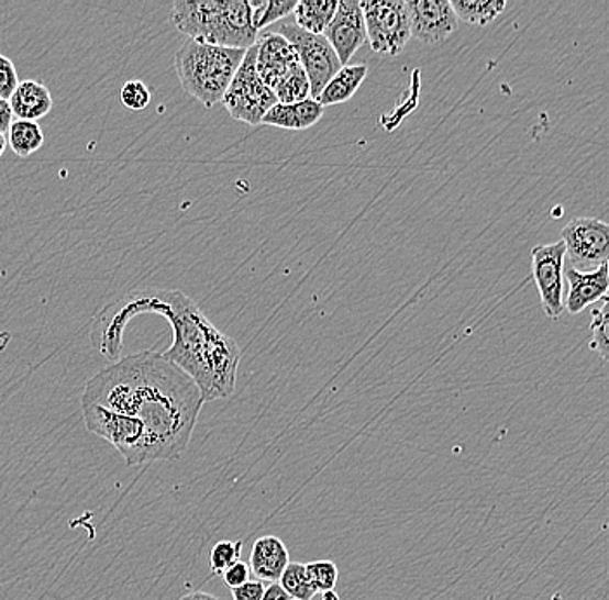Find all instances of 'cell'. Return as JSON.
Listing matches in <instances>:
<instances>
[{"label":"cell","instance_id":"obj_14","mask_svg":"<svg viewBox=\"0 0 609 600\" xmlns=\"http://www.w3.org/2000/svg\"><path fill=\"white\" fill-rule=\"evenodd\" d=\"M289 563L288 547L279 536L267 535L255 540L248 566L258 580L277 584Z\"/></svg>","mask_w":609,"mask_h":600},{"label":"cell","instance_id":"obj_10","mask_svg":"<svg viewBox=\"0 0 609 600\" xmlns=\"http://www.w3.org/2000/svg\"><path fill=\"white\" fill-rule=\"evenodd\" d=\"M342 66L348 65L362 45L366 44L367 33L364 14L358 0L337 2L336 13L324 32Z\"/></svg>","mask_w":609,"mask_h":600},{"label":"cell","instance_id":"obj_21","mask_svg":"<svg viewBox=\"0 0 609 600\" xmlns=\"http://www.w3.org/2000/svg\"><path fill=\"white\" fill-rule=\"evenodd\" d=\"M297 4V0H250L253 29L256 30V33H261L267 26L276 25L289 16Z\"/></svg>","mask_w":609,"mask_h":600},{"label":"cell","instance_id":"obj_34","mask_svg":"<svg viewBox=\"0 0 609 600\" xmlns=\"http://www.w3.org/2000/svg\"><path fill=\"white\" fill-rule=\"evenodd\" d=\"M5 147H8V138L5 135H0V158L4 155Z\"/></svg>","mask_w":609,"mask_h":600},{"label":"cell","instance_id":"obj_27","mask_svg":"<svg viewBox=\"0 0 609 600\" xmlns=\"http://www.w3.org/2000/svg\"><path fill=\"white\" fill-rule=\"evenodd\" d=\"M20 78H18L16 66L8 56L0 54V99L9 101L16 90Z\"/></svg>","mask_w":609,"mask_h":600},{"label":"cell","instance_id":"obj_4","mask_svg":"<svg viewBox=\"0 0 609 600\" xmlns=\"http://www.w3.org/2000/svg\"><path fill=\"white\" fill-rule=\"evenodd\" d=\"M244 54L246 51L187 38L175 53V74L182 89L210 110L224 99Z\"/></svg>","mask_w":609,"mask_h":600},{"label":"cell","instance_id":"obj_25","mask_svg":"<svg viewBox=\"0 0 609 600\" xmlns=\"http://www.w3.org/2000/svg\"><path fill=\"white\" fill-rule=\"evenodd\" d=\"M309 571L310 580L313 588L319 592H328V590H336L337 571L336 563L333 560H313V563L304 564Z\"/></svg>","mask_w":609,"mask_h":600},{"label":"cell","instance_id":"obj_6","mask_svg":"<svg viewBox=\"0 0 609 600\" xmlns=\"http://www.w3.org/2000/svg\"><path fill=\"white\" fill-rule=\"evenodd\" d=\"M273 32L285 37L297 51L301 68L309 77L310 98L318 99L328 81L343 68L330 42L325 41L324 35L304 32L292 20L279 21Z\"/></svg>","mask_w":609,"mask_h":600},{"label":"cell","instance_id":"obj_13","mask_svg":"<svg viewBox=\"0 0 609 600\" xmlns=\"http://www.w3.org/2000/svg\"><path fill=\"white\" fill-rule=\"evenodd\" d=\"M565 279L568 291L565 292L563 304L572 315H577L590 304L599 303L608 297V264L601 265L593 273H578L565 265Z\"/></svg>","mask_w":609,"mask_h":600},{"label":"cell","instance_id":"obj_23","mask_svg":"<svg viewBox=\"0 0 609 600\" xmlns=\"http://www.w3.org/2000/svg\"><path fill=\"white\" fill-rule=\"evenodd\" d=\"M609 300L608 297L602 298L599 301V307L593 310V322H590V333H593V341H590V348L602 358L608 360L609 357V343H608V324H609Z\"/></svg>","mask_w":609,"mask_h":600},{"label":"cell","instance_id":"obj_31","mask_svg":"<svg viewBox=\"0 0 609 600\" xmlns=\"http://www.w3.org/2000/svg\"><path fill=\"white\" fill-rule=\"evenodd\" d=\"M262 600H292L288 593L283 590L279 584H270L265 587L264 599Z\"/></svg>","mask_w":609,"mask_h":600},{"label":"cell","instance_id":"obj_11","mask_svg":"<svg viewBox=\"0 0 609 600\" xmlns=\"http://www.w3.org/2000/svg\"><path fill=\"white\" fill-rule=\"evenodd\" d=\"M409 25L411 37L423 44H440L447 41L457 29V16L449 0H409Z\"/></svg>","mask_w":609,"mask_h":600},{"label":"cell","instance_id":"obj_16","mask_svg":"<svg viewBox=\"0 0 609 600\" xmlns=\"http://www.w3.org/2000/svg\"><path fill=\"white\" fill-rule=\"evenodd\" d=\"M13 116L25 122H38L53 110L54 101L51 90L41 81L25 80L18 84L13 96L9 98Z\"/></svg>","mask_w":609,"mask_h":600},{"label":"cell","instance_id":"obj_30","mask_svg":"<svg viewBox=\"0 0 609 600\" xmlns=\"http://www.w3.org/2000/svg\"><path fill=\"white\" fill-rule=\"evenodd\" d=\"M13 123V111L9 101L0 99V135H4L9 131V126Z\"/></svg>","mask_w":609,"mask_h":600},{"label":"cell","instance_id":"obj_5","mask_svg":"<svg viewBox=\"0 0 609 600\" xmlns=\"http://www.w3.org/2000/svg\"><path fill=\"white\" fill-rule=\"evenodd\" d=\"M222 104L234 120L253 126L262 125L267 111L277 104L273 90L268 89L256 74L255 45L244 54Z\"/></svg>","mask_w":609,"mask_h":600},{"label":"cell","instance_id":"obj_12","mask_svg":"<svg viewBox=\"0 0 609 600\" xmlns=\"http://www.w3.org/2000/svg\"><path fill=\"white\" fill-rule=\"evenodd\" d=\"M256 74L268 89H276L295 69L300 68L297 51L277 33L267 32L256 38Z\"/></svg>","mask_w":609,"mask_h":600},{"label":"cell","instance_id":"obj_26","mask_svg":"<svg viewBox=\"0 0 609 600\" xmlns=\"http://www.w3.org/2000/svg\"><path fill=\"white\" fill-rule=\"evenodd\" d=\"M120 102L126 110L143 111L151 104V90L141 80H129L120 90Z\"/></svg>","mask_w":609,"mask_h":600},{"label":"cell","instance_id":"obj_3","mask_svg":"<svg viewBox=\"0 0 609 600\" xmlns=\"http://www.w3.org/2000/svg\"><path fill=\"white\" fill-rule=\"evenodd\" d=\"M171 23L187 38L229 49L248 51L258 38L252 9L244 0L175 2Z\"/></svg>","mask_w":609,"mask_h":600},{"label":"cell","instance_id":"obj_2","mask_svg":"<svg viewBox=\"0 0 609 600\" xmlns=\"http://www.w3.org/2000/svg\"><path fill=\"white\" fill-rule=\"evenodd\" d=\"M158 313L171 325L174 343L162 353L198 386L203 403L232 397L236 390L241 349L222 333L192 298L179 289H147L131 292L102 310L92 325L93 346L117 362L122 358L123 334L134 316Z\"/></svg>","mask_w":609,"mask_h":600},{"label":"cell","instance_id":"obj_19","mask_svg":"<svg viewBox=\"0 0 609 600\" xmlns=\"http://www.w3.org/2000/svg\"><path fill=\"white\" fill-rule=\"evenodd\" d=\"M44 132L37 122L16 120L9 126V146L20 158H29L37 153L44 146Z\"/></svg>","mask_w":609,"mask_h":600},{"label":"cell","instance_id":"obj_9","mask_svg":"<svg viewBox=\"0 0 609 600\" xmlns=\"http://www.w3.org/2000/svg\"><path fill=\"white\" fill-rule=\"evenodd\" d=\"M565 262L563 241L539 244L532 249V277L539 289L542 310L553 321H557L561 313L565 312Z\"/></svg>","mask_w":609,"mask_h":600},{"label":"cell","instance_id":"obj_1","mask_svg":"<svg viewBox=\"0 0 609 600\" xmlns=\"http://www.w3.org/2000/svg\"><path fill=\"white\" fill-rule=\"evenodd\" d=\"M201 409L198 386L156 352L111 362L81 393L87 430L111 443L126 466L179 460Z\"/></svg>","mask_w":609,"mask_h":600},{"label":"cell","instance_id":"obj_15","mask_svg":"<svg viewBox=\"0 0 609 600\" xmlns=\"http://www.w3.org/2000/svg\"><path fill=\"white\" fill-rule=\"evenodd\" d=\"M324 116V108L315 99L309 98L295 104L273 105L265 114L262 123L286 131H307Z\"/></svg>","mask_w":609,"mask_h":600},{"label":"cell","instance_id":"obj_29","mask_svg":"<svg viewBox=\"0 0 609 600\" xmlns=\"http://www.w3.org/2000/svg\"><path fill=\"white\" fill-rule=\"evenodd\" d=\"M264 581H246L241 587L232 588V599L234 600H262L264 599Z\"/></svg>","mask_w":609,"mask_h":600},{"label":"cell","instance_id":"obj_24","mask_svg":"<svg viewBox=\"0 0 609 600\" xmlns=\"http://www.w3.org/2000/svg\"><path fill=\"white\" fill-rule=\"evenodd\" d=\"M241 552H243V542H234V540H222L219 544L213 545L210 552V568L213 575H222L225 569L231 568L232 564L241 560Z\"/></svg>","mask_w":609,"mask_h":600},{"label":"cell","instance_id":"obj_7","mask_svg":"<svg viewBox=\"0 0 609 600\" xmlns=\"http://www.w3.org/2000/svg\"><path fill=\"white\" fill-rule=\"evenodd\" d=\"M367 41L374 53L397 56L411 38L409 11L403 0H364L361 2Z\"/></svg>","mask_w":609,"mask_h":600},{"label":"cell","instance_id":"obj_28","mask_svg":"<svg viewBox=\"0 0 609 600\" xmlns=\"http://www.w3.org/2000/svg\"><path fill=\"white\" fill-rule=\"evenodd\" d=\"M250 575H252L250 566L243 563V560H237L236 564H232L231 568L222 573V576H224V584L228 585L231 590L232 588L241 587V585L250 581Z\"/></svg>","mask_w":609,"mask_h":600},{"label":"cell","instance_id":"obj_18","mask_svg":"<svg viewBox=\"0 0 609 600\" xmlns=\"http://www.w3.org/2000/svg\"><path fill=\"white\" fill-rule=\"evenodd\" d=\"M336 0H318V2H298L292 11L295 25L313 35H324L325 29L336 13Z\"/></svg>","mask_w":609,"mask_h":600},{"label":"cell","instance_id":"obj_22","mask_svg":"<svg viewBox=\"0 0 609 600\" xmlns=\"http://www.w3.org/2000/svg\"><path fill=\"white\" fill-rule=\"evenodd\" d=\"M277 584L292 600H312L313 597L318 596V590L313 588L307 566L301 563H289L288 568L280 575Z\"/></svg>","mask_w":609,"mask_h":600},{"label":"cell","instance_id":"obj_32","mask_svg":"<svg viewBox=\"0 0 609 600\" xmlns=\"http://www.w3.org/2000/svg\"><path fill=\"white\" fill-rule=\"evenodd\" d=\"M179 600H222V599H219V597L217 596H212V593L192 592V593H186V596L180 597Z\"/></svg>","mask_w":609,"mask_h":600},{"label":"cell","instance_id":"obj_33","mask_svg":"<svg viewBox=\"0 0 609 600\" xmlns=\"http://www.w3.org/2000/svg\"><path fill=\"white\" fill-rule=\"evenodd\" d=\"M321 600H342V597L336 590H328V592L321 593Z\"/></svg>","mask_w":609,"mask_h":600},{"label":"cell","instance_id":"obj_20","mask_svg":"<svg viewBox=\"0 0 609 600\" xmlns=\"http://www.w3.org/2000/svg\"><path fill=\"white\" fill-rule=\"evenodd\" d=\"M457 20L466 21L469 25L487 26L491 21L502 14L508 8L506 0H490V2H466V0H454L451 2Z\"/></svg>","mask_w":609,"mask_h":600},{"label":"cell","instance_id":"obj_8","mask_svg":"<svg viewBox=\"0 0 609 600\" xmlns=\"http://www.w3.org/2000/svg\"><path fill=\"white\" fill-rule=\"evenodd\" d=\"M561 241L565 244L568 267L578 273H593L608 264L609 227L602 220L573 219L561 231Z\"/></svg>","mask_w":609,"mask_h":600},{"label":"cell","instance_id":"obj_17","mask_svg":"<svg viewBox=\"0 0 609 600\" xmlns=\"http://www.w3.org/2000/svg\"><path fill=\"white\" fill-rule=\"evenodd\" d=\"M369 69L366 65H346L343 66L330 81L328 86L319 93V98L315 101L325 108V105L342 104V102L350 101L354 98L358 87L364 84L367 78Z\"/></svg>","mask_w":609,"mask_h":600}]
</instances>
